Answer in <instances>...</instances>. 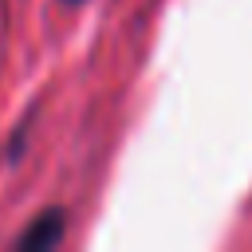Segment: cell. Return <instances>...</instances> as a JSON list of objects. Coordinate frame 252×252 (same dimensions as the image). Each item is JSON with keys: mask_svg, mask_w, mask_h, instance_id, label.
Wrapping results in <instances>:
<instances>
[{"mask_svg": "<svg viewBox=\"0 0 252 252\" xmlns=\"http://www.w3.org/2000/svg\"><path fill=\"white\" fill-rule=\"evenodd\" d=\"M63 228H67V213L63 209H47V213H39L16 236V248H24V252H32V248H55L63 240Z\"/></svg>", "mask_w": 252, "mask_h": 252, "instance_id": "6da1fadb", "label": "cell"}, {"mask_svg": "<svg viewBox=\"0 0 252 252\" xmlns=\"http://www.w3.org/2000/svg\"><path fill=\"white\" fill-rule=\"evenodd\" d=\"M63 4H83V0H63Z\"/></svg>", "mask_w": 252, "mask_h": 252, "instance_id": "7a4b0ae2", "label": "cell"}]
</instances>
